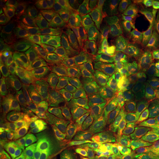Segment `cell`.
Returning <instances> with one entry per match:
<instances>
[{
  "label": "cell",
  "instance_id": "cell-1",
  "mask_svg": "<svg viewBox=\"0 0 159 159\" xmlns=\"http://www.w3.org/2000/svg\"><path fill=\"white\" fill-rule=\"evenodd\" d=\"M27 119L41 128L50 130L68 127L81 115L80 106L63 97L39 104L27 113Z\"/></svg>",
  "mask_w": 159,
  "mask_h": 159
},
{
  "label": "cell",
  "instance_id": "cell-2",
  "mask_svg": "<svg viewBox=\"0 0 159 159\" xmlns=\"http://www.w3.org/2000/svg\"><path fill=\"white\" fill-rule=\"evenodd\" d=\"M71 7L67 4L54 3L46 6L39 23V39L46 51L55 39L66 36L67 21Z\"/></svg>",
  "mask_w": 159,
  "mask_h": 159
},
{
  "label": "cell",
  "instance_id": "cell-3",
  "mask_svg": "<svg viewBox=\"0 0 159 159\" xmlns=\"http://www.w3.org/2000/svg\"><path fill=\"white\" fill-rule=\"evenodd\" d=\"M86 50L94 67L100 75L122 70L123 57L101 30L97 31L94 41Z\"/></svg>",
  "mask_w": 159,
  "mask_h": 159
},
{
  "label": "cell",
  "instance_id": "cell-4",
  "mask_svg": "<svg viewBox=\"0 0 159 159\" xmlns=\"http://www.w3.org/2000/svg\"><path fill=\"white\" fill-rule=\"evenodd\" d=\"M156 83L155 73L150 69H122L108 74L99 75L97 86H122L127 89L143 90L152 88Z\"/></svg>",
  "mask_w": 159,
  "mask_h": 159
},
{
  "label": "cell",
  "instance_id": "cell-5",
  "mask_svg": "<svg viewBox=\"0 0 159 159\" xmlns=\"http://www.w3.org/2000/svg\"><path fill=\"white\" fill-rule=\"evenodd\" d=\"M122 64L130 70L159 68V52L147 34L142 33L123 57Z\"/></svg>",
  "mask_w": 159,
  "mask_h": 159
},
{
  "label": "cell",
  "instance_id": "cell-6",
  "mask_svg": "<svg viewBox=\"0 0 159 159\" xmlns=\"http://www.w3.org/2000/svg\"><path fill=\"white\" fill-rule=\"evenodd\" d=\"M45 51L30 49L16 62L6 66L3 69V80L13 84L24 85L31 82L39 65L43 63Z\"/></svg>",
  "mask_w": 159,
  "mask_h": 159
},
{
  "label": "cell",
  "instance_id": "cell-7",
  "mask_svg": "<svg viewBox=\"0 0 159 159\" xmlns=\"http://www.w3.org/2000/svg\"><path fill=\"white\" fill-rule=\"evenodd\" d=\"M33 83L41 97L63 96L76 88V85L66 76L44 64L35 72Z\"/></svg>",
  "mask_w": 159,
  "mask_h": 159
},
{
  "label": "cell",
  "instance_id": "cell-8",
  "mask_svg": "<svg viewBox=\"0 0 159 159\" xmlns=\"http://www.w3.org/2000/svg\"><path fill=\"white\" fill-rule=\"evenodd\" d=\"M61 133L68 142L73 159H80L89 149L102 143L93 134L81 115Z\"/></svg>",
  "mask_w": 159,
  "mask_h": 159
},
{
  "label": "cell",
  "instance_id": "cell-9",
  "mask_svg": "<svg viewBox=\"0 0 159 159\" xmlns=\"http://www.w3.org/2000/svg\"><path fill=\"white\" fill-rule=\"evenodd\" d=\"M43 64L48 66L66 76L76 86L96 85L99 74L94 67H81L63 62L55 55L45 51V58Z\"/></svg>",
  "mask_w": 159,
  "mask_h": 159
},
{
  "label": "cell",
  "instance_id": "cell-10",
  "mask_svg": "<svg viewBox=\"0 0 159 159\" xmlns=\"http://www.w3.org/2000/svg\"><path fill=\"white\" fill-rule=\"evenodd\" d=\"M156 148L135 132L119 134L115 152L123 159H154Z\"/></svg>",
  "mask_w": 159,
  "mask_h": 159
},
{
  "label": "cell",
  "instance_id": "cell-11",
  "mask_svg": "<svg viewBox=\"0 0 159 159\" xmlns=\"http://www.w3.org/2000/svg\"><path fill=\"white\" fill-rule=\"evenodd\" d=\"M99 30L102 32L108 42L123 56L127 54L142 34V32L133 23L102 25L99 27Z\"/></svg>",
  "mask_w": 159,
  "mask_h": 159
},
{
  "label": "cell",
  "instance_id": "cell-12",
  "mask_svg": "<svg viewBox=\"0 0 159 159\" xmlns=\"http://www.w3.org/2000/svg\"><path fill=\"white\" fill-rule=\"evenodd\" d=\"M46 51L69 64L89 68L94 67L86 48L80 47L66 36L54 40Z\"/></svg>",
  "mask_w": 159,
  "mask_h": 159
},
{
  "label": "cell",
  "instance_id": "cell-13",
  "mask_svg": "<svg viewBox=\"0 0 159 159\" xmlns=\"http://www.w3.org/2000/svg\"><path fill=\"white\" fill-rule=\"evenodd\" d=\"M1 87L11 104L19 111H28L30 112L39 105L41 95L35 88L33 82L18 85L2 80Z\"/></svg>",
  "mask_w": 159,
  "mask_h": 159
},
{
  "label": "cell",
  "instance_id": "cell-14",
  "mask_svg": "<svg viewBox=\"0 0 159 159\" xmlns=\"http://www.w3.org/2000/svg\"><path fill=\"white\" fill-rule=\"evenodd\" d=\"M97 29L86 15L78 13L69 16L66 29V37L83 48L91 44Z\"/></svg>",
  "mask_w": 159,
  "mask_h": 159
},
{
  "label": "cell",
  "instance_id": "cell-15",
  "mask_svg": "<svg viewBox=\"0 0 159 159\" xmlns=\"http://www.w3.org/2000/svg\"><path fill=\"white\" fill-rule=\"evenodd\" d=\"M117 112L130 115L139 121L152 116V88L143 89L140 93L131 96L115 108Z\"/></svg>",
  "mask_w": 159,
  "mask_h": 159
},
{
  "label": "cell",
  "instance_id": "cell-16",
  "mask_svg": "<svg viewBox=\"0 0 159 159\" xmlns=\"http://www.w3.org/2000/svg\"><path fill=\"white\" fill-rule=\"evenodd\" d=\"M80 111L81 116L83 117L85 122L89 125L95 136L115 152L118 134L115 132L108 122L101 115L81 107Z\"/></svg>",
  "mask_w": 159,
  "mask_h": 159
},
{
  "label": "cell",
  "instance_id": "cell-17",
  "mask_svg": "<svg viewBox=\"0 0 159 159\" xmlns=\"http://www.w3.org/2000/svg\"><path fill=\"white\" fill-rule=\"evenodd\" d=\"M75 102L81 108L101 113L102 108V97L100 88L96 85L76 86L69 94L62 96Z\"/></svg>",
  "mask_w": 159,
  "mask_h": 159
},
{
  "label": "cell",
  "instance_id": "cell-18",
  "mask_svg": "<svg viewBox=\"0 0 159 159\" xmlns=\"http://www.w3.org/2000/svg\"><path fill=\"white\" fill-rule=\"evenodd\" d=\"M89 16L97 24L122 23L116 1L113 0H96L89 4L87 7Z\"/></svg>",
  "mask_w": 159,
  "mask_h": 159
},
{
  "label": "cell",
  "instance_id": "cell-19",
  "mask_svg": "<svg viewBox=\"0 0 159 159\" xmlns=\"http://www.w3.org/2000/svg\"><path fill=\"white\" fill-rule=\"evenodd\" d=\"M0 104V121L1 130H7L11 127L19 126L29 128L30 121L27 115L20 111L11 104L5 95H1Z\"/></svg>",
  "mask_w": 159,
  "mask_h": 159
},
{
  "label": "cell",
  "instance_id": "cell-20",
  "mask_svg": "<svg viewBox=\"0 0 159 159\" xmlns=\"http://www.w3.org/2000/svg\"><path fill=\"white\" fill-rule=\"evenodd\" d=\"M39 20L19 18L14 30L11 33L21 48L25 52L27 46L30 44L39 35Z\"/></svg>",
  "mask_w": 159,
  "mask_h": 159
},
{
  "label": "cell",
  "instance_id": "cell-21",
  "mask_svg": "<svg viewBox=\"0 0 159 159\" xmlns=\"http://www.w3.org/2000/svg\"><path fill=\"white\" fill-rule=\"evenodd\" d=\"M102 97V105L105 109H115L123 101L134 96L142 90L127 89L122 86H111L100 88Z\"/></svg>",
  "mask_w": 159,
  "mask_h": 159
},
{
  "label": "cell",
  "instance_id": "cell-22",
  "mask_svg": "<svg viewBox=\"0 0 159 159\" xmlns=\"http://www.w3.org/2000/svg\"><path fill=\"white\" fill-rule=\"evenodd\" d=\"M100 114L118 135L135 130L139 123L135 117L117 111L104 108Z\"/></svg>",
  "mask_w": 159,
  "mask_h": 159
},
{
  "label": "cell",
  "instance_id": "cell-23",
  "mask_svg": "<svg viewBox=\"0 0 159 159\" xmlns=\"http://www.w3.org/2000/svg\"><path fill=\"white\" fill-rule=\"evenodd\" d=\"M40 136L58 155L61 159H73L70 148L65 137L57 131L40 128L36 130Z\"/></svg>",
  "mask_w": 159,
  "mask_h": 159
},
{
  "label": "cell",
  "instance_id": "cell-24",
  "mask_svg": "<svg viewBox=\"0 0 159 159\" xmlns=\"http://www.w3.org/2000/svg\"><path fill=\"white\" fill-rule=\"evenodd\" d=\"M135 131L157 150L159 149V119L151 116L141 121Z\"/></svg>",
  "mask_w": 159,
  "mask_h": 159
},
{
  "label": "cell",
  "instance_id": "cell-25",
  "mask_svg": "<svg viewBox=\"0 0 159 159\" xmlns=\"http://www.w3.org/2000/svg\"><path fill=\"white\" fill-rule=\"evenodd\" d=\"M46 8L44 4L40 1L22 0L16 3L13 8L18 18L30 19H40Z\"/></svg>",
  "mask_w": 159,
  "mask_h": 159
},
{
  "label": "cell",
  "instance_id": "cell-26",
  "mask_svg": "<svg viewBox=\"0 0 159 159\" xmlns=\"http://www.w3.org/2000/svg\"><path fill=\"white\" fill-rule=\"evenodd\" d=\"M25 51L18 44L11 33L0 40V60L3 63H11L21 56Z\"/></svg>",
  "mask_w": 159,
  "mask_h": 159
},
{
  "label": "cell",
  "instance_id": "cell-27",
  "mask_svg": "<svg viewBox=\"0 0 159 159\" xmlns=\"http://www.w3.org/2000/svg\"><path fill=\"white\" fill-rule=\"evenodd\" d=\"M134 24L142 33H147L149 30L159 26V21L144 6L137 2L136 11L134 16Z\"/></svg>",
  "mask_w": 159,
  "mask_h": 159
},
{
  "label": "cell",
  "instance_id": "cell-28",
  "mask_svg": "<svg viewBox=\"0 0 159 159\" xmlns=\"http://www.w3.org/2000/svg\"><path fill=\"white\" fill-rule=\"evenodd\" d=\"M33 146L35 151L39 155L42 159H61L56 152L53 150L47 142L43 140L42 137L38 134L36 130L32 135Z\"/></svg>",
  "mask_w": 159,
  "mask_h": 159
},
{
  "label": "cell",
  "instance_id": "cell-29",
  "mask_svg": "<svg viewBox=\"0 0 159 159\" xmlns=\"http://www.w3.org/2000/svg\"><path fill=\"white\" fill-rule=\"evenodd\" d=\"M80 159H119L106 144L100 143L86 151Z\"/></svg>",
  "mask_w": 159,
  "mask_h": 159
},
{
  "label": "cell",
  "instance_id": "cell-30",
  "mask_svg": "<svg viewBox=\"0 0 159 159\" xmlns=\"http://www.w3.org/2000/svg\"><path fill=\"white\" fill-rule=\"evenodd\" d=\"M31 131L29 128H27L25 130L23 139L18 147L16 159H30L35 152L33 139H31Z\"/></svg>",
  "mask_w": 159,
  "mask_h": 159
},
{
  "label": "cell",
  "instance_id": "cell-31",
  "mask_svg": "<svg viewBox=\"0 0 159 159\" xmlns=\"http://www.w3.org/2000/svg\"><path fill=\"white\" fill-rule=\"evenodd\" d=\"M1 158L5 159H16L19 143L14 142L1 131Z\"/></svg>",
  "mask_w": 159,
  "mask_h": 159
},
{
  "label": "cell",
  "instance_id": "cell-32",
  "mask_svg": "<svg viewBox=\"0 0 159 159\" xmlns=\"http://www.w3.org/2000/svg\"><path fill=\"white\" fill-rule=\"evenodd\" d=\"M137 2L138 1H134V0L116 1L119 13L122 17V23H128L134 19V16L137 6Z\"/></svg>",
  "mask_w": 159,
  "mask_h": 159
},
{
  "label": "cell",
  "instance_id": "cell-33",
  "mask_svg": "<svg viewBox=\"0 0 159 159\" xmlns=\"http://www.w3.org/2000/svg\"><path fill=\"white\" fill-rule=\"evenodd\" d=\"M0 6H1V16L5 19L11 33L16 27L19 18L15 14L13 10L11 8L9 3H7V2L1 1Z\"/></svg>",
  "mask_w": 159,
  "mask_h": 159
},
{
  "label": "cell",
  "instance_id": "cell-34",
  "mask_svg": "<svg viewBox=\"0 0 159 159\" xmlns=\"http://www.w3.org/2000/svg\"><path fill=\"white\" fill-rule=\"evenodd\" d=\"M27 128H22V127L19 126H13L11 127L7 130H1L5 133L6 136L10 139H11L13 142L19 143L21 142L25 136V130H27Z\"/></svg>",
  "mask_w": 159,
  "mask_h": 159
},
{
  "label": "cell",
  "instance_id": "cell-35",
  "mask_svg": "<svg viewBox=\"0 0 159 159\" xmlns=\"http://www.w3.org/2000/svg\"><path fill=\"white\" fill-rule=\"evenodd\" d=\"M139 2L150 11L159 21V0H141Z\"/></svg>",
  "mask_w": 159,
  "mask_h": 159
},
{
  "label": "cell",
  "instance_id": "cell-36",
  "mask_svg": "<svg viewBox=\"0 0 159 159\" xmlns=\"http://www.w3.org/2000/svg\"><path fill=\"white\" fill-rule=\"evenodd\" d=\"M152 111L154 116L159 119V82L155 83L152 88Z\"/></svg>",
  "mask_w": 159,
  "mask_h": 159
},
{
  "label": "cell",
  "instance_id": "cell-37",
  "mask_svg": "<svg viewBox=\"0 0 159 159\" xmlns=\"http://www.w3.org/2000/svg\"><path fill=\"white\" fill-rule=\"evenodd\" d=\"M146 34L151 42L152 43V44L154 45V47L159 52V26L149 30Z\"/></svg>",
  "mask_w": 159,
  "mask_h": 159
},
{
  "label": "cell",
  "instance_id": "cell-38",
  "mask_svg": "<svg viewBox=\"0 0 159 159\" xmlns=\"http://www.w3.org/2000/svg\"><path fill=\"white\" fill-rule=\"evenodd\" d=\"M0 21H0V22H1V27H0V28H1V32H0V34H1V36L2 37V35L7 32V27H6V21L2 16L0 18Z\"/></svg>",
  "mask_w": 159,
  "mask_h": 159
},
{
  "label": "cell",
  "instance_id": "cell-39",
  "mask_svg": "<svg viewBox=\"0 0 159 159\" xmlns=\"http://www.w3.org/2000/svg\"><path fill=\"white\" fill-rule=\"evenodd\" d=\"M30 159H42V158H41V157H40L39 155L35 151V152H33V154L32 155V156L30 158Z\"/></svg>",
  "mask_w": 159,
  "mask_h": 159
},
{
  "label": "cell",
  "instance_id": "cell-40",
  "mask_svg": "<svg viewBox=\"0 0 159 159\" xmlns=\"http://www.w3.org/2000/svg\"><path fill=\"white\" fill-rule=\"evenodd\" d=\"M154 159H159V149L158 150H157L156 151V152H155Z\"/></svg>",
  "mask_w": 159,
  "mask_h": 159
},
{
  "label": "cell",
  "instance_id": "cell-41",
  "mask_svg": "<svg viewBox=\"0 0 159 159\" xmlns=\"http://www.w3.org/2000/svg\"><path fill=\"white\" fill-rule=\"evenodd\" d=\"M1 159H5V158H1Z\"/></svg>",
  "mask_w": 159,
  "mask_h": 159
}]
</instances>
